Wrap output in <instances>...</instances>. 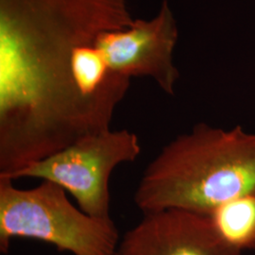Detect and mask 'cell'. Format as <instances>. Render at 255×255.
I'll list each match as a JSON object with an SVG mask.
<instances>
[{"instance_id": "1", "label": "cell", "mask_w": 255, "mask_h": 255, "mask_svg": "<svg viewBox=\"0 0 255 255\" xmlns=\"http://www.w3.org/2000/svg\"><path fill=\"white\" fill-rule=\"evenodd\" d=\"M127 0H0V161L19 168L109 129L117 107L93 99L76 54L128 27Z\"/></svg>"}, {"instance_id": "2", "label": "cell", "mask_w": 255, "mask_h": 255, "mask_svg": "<svg viewBox=\"0 0 255 255\" xmlns=\"http://www.w3.org/2000/svg\"><path fill=\"white\" fill-rule=\"evenodd\" d=\"M255 189V134L200 123L146 166L134 202L144 214L181 209L210 216Z\"/></svg>"}, {"instance_id": "3", "label": "cell", "mask_w": 255, "mask_h": 255, "mask_svg": "<svg viewBox=\"0 0 255 255\" xmlns=\"http://www.w3.org/2000/svg\"><path fill=\"white\" fill-rule=\"evenodd\" d=\"M32 238L73 255H116L119 233L112 219H95L79 210L57 183L43 181L31 189L0 179V252L13 238Z\"/></svg>"}, {"instance_id": "4", "label": "cell", "mask_w": 255, "mask_h": 255, "mask_svg": "<svg viewBox=\"0 0 255 255\" xmlns=\"http://www.w3.org/2000/svg\"><path fill=\"white\" fill-rule=\"evenodd\" d=\"M140 153L141 146L135 133L110 128L84 137L5 179L13 181L30 177L54 182L73 195L85 214L95 219H112L111 174L119 164L134 162Z\"/></svg>"}, {"instance_id": "5", "label": "cell", "mask_w": 255, "mask_h": 255, "mask_svg": "<svg viewBox=\"0 0 255 255\" xmlns=\"http://www.w3.org/2000/svg\"><path fill=\"white\" fill-rule=\"evenodd\" d=\"M179 31L167 0L162 2L154 18L134 19L128 27L105 31L97 46L114 73L149 77L163 91L174 95L180 73L173 64V50Z\"/></svg>"}, {"instance_id": "6", "label": "cell", "mask_w": 255, "mask_h": 255, "mask_svg": "<svg viewBox=\"0 0 255 255\" xmlns=\"http://www.w3.org/2000/svg\"><path fill=\"white\" fill-rule=\"evenodd\" d=\"M209 216L181 209L144 214L119 242L116 255H241Z\"/></svg>"}, {"instance_id": "7", "label": "cell", "mask_w": 255, "mask_h": 255, "mask_svg": "<svg viewBox=\"0 0 255 255\" xmlns=\"http://www.w3.org/2000/svg\"><path fill=\"white\" fill-rule=\"evenodd\" d=\"M209 217L229 244L241 252L255 249V189L227 201Z\"/></svg>"}]
</instances>
